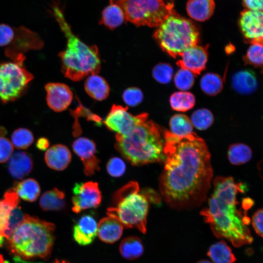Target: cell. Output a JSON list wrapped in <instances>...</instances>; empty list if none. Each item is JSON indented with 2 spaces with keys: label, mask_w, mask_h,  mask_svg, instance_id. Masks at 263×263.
<instances>
[{
  "label": "cell",
  "mask_w": 263,
  "mask_h": 263,
  "mask_svg": "<svg viewBox=\"0 0 263 263\" xmlns=\"http://www.w3.org/2000/svg\"><path fill=\"white\" fill-rule=\"evenodd\" d=\"M200 86L206 94L210 96L215 95L223 89V80L217 74L207 73L201 78Z\"/></svg>",
  "instance_id": "obj_33"
},
{
  "label": "cell",
  "mask_w": 263,
  "mask_h": 263,
  "mask_svg": "<svg viewBox=\"0 0 263 263\" xmlns=\"http://www.w3.org/2000/svg\"><path fill=\"white\" fill-rule=\"evenodd\" d=\"M72 210L75 213L97 207L102 200L98 183L92 181L76 183L73 189Z\"/></svg>",
  "instance_id": "obj_11"
},
{
  "label": "cell",
  "mask_w": 263,
  "mask_h": 263,
  "mask_svg": "<svg viewBox=\"0 0 263 263\" xmlns=\"http://www.w3.org/2000/svg\"><path fill=\"white\" fill-rule=\"evenodd\" d=\"M246 9L263 12V0H242Z\"/></svg>",
  "instance_id": "obj_44"
},
{
  "label": "cell",
  "mask_w": 263,
  "mask_h": 263,
  "mask_svg": "<svg viewBox=\"0 0 263 263\" xmlns=\"http://www.w3.org/2000/svg\"><path fill=\"white\" fill-rule=\"evenodd\" d=\"M173 73L172 67L167 63H159L152 70V76L158 82L167 84L170 82Z\"/></svg>",
  "instance_id": "obj_38"
},
{
  "label": "cell",
  "mask_w": 263,
  "mask_h": 263,
  "mask_svg": "<svg viewBox=\"0 0 263 263\" xmlns=\"http://www.w3.org/2000/svg\"><path fill=\"white\" fill-rule=\"evenodd\" d=\"M45 89L47 105L54 111L62 112L71 104L73 94L67 85L59 82H51L45 85Z\"/></svg>",
  "instance_id": "obj_17"
},
{
  "label": "cell",
  "mask_w": 263,
  "mask_h": 263,
  "mask_svg": "<svg viewBox=\"0 0 263 263\" xmlns=\"http://www.w3.org/2000/svg\"><path fill=\"white\" fill-rule=\"evenodd\" d=\"M97 226L98 224L93 215H82L74 226V239L81 245L91 244L97 234Z\"/></svg>",
  "instance_id": "obj_18"
},
{
  "label": "cell",
  "mask_w": 263,
  "mask_h": 263,
  "mask_svg": "<svg viewBox=\"0 0 263 263\" xmlns=\"http://www.w3.org/2000/svg\"><path fill=\"white\" fill-rule=\"evenodd\" d=\"M251 149L243 143L232 144L227 152L228 159L232 165H240L248 162L252 158Z\"/></svg>",
  "instance_id": "obj_30"
},
{
  "label": "cell",
  "mask_w": 263,
  "mask_h": 263,
  "mask_svg": "<svg viewBox=\"0 0 263 263\" xmlns=\"http://www.w3.org/2000/svg\"><path fill=\"white\" fill-rule=\"evenodd\" d=\"M25 57L19 55L11 61L0 62V102H13L23 95L33 79L24 66Z\"/></svg>",
  "instance_id": "obj_9"
},
{
  "label": "cell",
  "mask_w": 263,
  "mask_h": 263,
  "mask_svg": "<svg viewBox=\"0 0 263 263\" xmlns=\"http://www.w3.org/2000/svg\"><path fill=\"white\" fill-rule=\"evenodd\" d=\"M52 263H70L67 261H64V260H56L55 261H54Z\"/></svg>",
  "instance_id": "obj_47"
},
{
  "label": "cell",
  "mask_w": 263,
  "mask_h": 263,
  "mask_svg": "<svg viewBox=\"0 0 263 263\" xmlns=\"http://www.w3.org/2000/svg\"><path fill=\"white\" fill-rule=\"evenodd\" d=\"M176 87L181 90H187L193 86L194 82V75L190 71L180 69L174 76Z\"/></svg>",
  "instance_id": "obj_37"
},
{
  "label": "cell",
  "mask_w": 263,
  "mask_h": 263,
  "mask_svg": "<svg viewBox=\"0 0 263 263\" xmlns=\"http://www.w3.org/2000/svg\"><path fill=\"white\" fill-rule=\"evenodd\" d=\"M213 185L208 207L200 212L204 221L216 237L226 239L235 247L251 244L250 219L247 211L238 208L236 199L239 192H245L246 186L231 177H217Z\"/></svg>",
  "instance_id": "obj_2"
},
{
  "label": "cell",
  "mask_w": 263,
  "mask_h": 263,
  "mask_svg": "<svg viewBox=\"0 0 263 263\" xmlns=\"http://www.w3.org/2000/svg\"><path fill=\"white\" fill-rule=\"evenodd\" d=\"M84 88L90 96L98 101L106 99L110 91L107 81L97 74L91 75L86 78Z\"/></svg>",
  "instance_id": "obj_23"
},
{
  "label": "cell",
  "mask_w": 263,
  "mask_h": 263,
  "mask_svg": "<svg viewBox=\"0 0 263 263\" xmlns=\"http://www.w3.org/2000/svg\"><path fill=\"white\" fill-rule=\"evenodd\" d=\"M239 25L246 42L263 46V12L244 10Z\"/></svg>",
  "instance_id": "obj_13"
},
{
  "label": "cell",
  "mask_w": 263,
  "mask_h": 263,
  "mask_svg": "<svg viewBox=\"0 0 263 263\" xmlns=\"http://www.w3.org/2000/svg\"><path fill=\"white\" fill-rule=\"evenodd\" d=\"M251 222L256 233L263 238V208L258 210L254 214Z\"/></svg>",
  "instance_id": "obj_43"
},
{
  "label": "cell",
  "mask_w": 263,
  "mask_h": 263,
  "mask_svg": "<svg viewBox=\"0 0 263 263\" xmlns=\"http://www.w3.org/2000/svg\"><path fill=\"white\" fill-rule=\"evenodd\" d=\"M169 102L173 110L186 112L193 107L195 104V98L190 92H178L171 94Z\"/></svg>",
  "instance_id": "obj_31"
},
{
  "label": "cell",
  "mask_w": 263,
  "mask_h": 263,
  "mask_svg": "<svg viewBox=\"0 0 263 263\" xmlns=\"http://www.w3.org/2000/svg\"><path fill=\"white\" fill-rule=\"evenodd\" d=\"M52 13L67 40L65 49L58 54L64 75L74 81H78L86 76L97 74L101 60L97 46L87 45L73 33L57 3L52 5Z\"/></svg>",
  "instance_id": "obj_3"
},
{
  "label": "cell",
  "mask_w": 263,
  "mask_h": 263,
  "mask_svg": "<svg viewBox=\"0 0 263 263\" xmlns=\"http://www.w3.org/2000/svg\"><path fill=\"white\" fill-rule=\"evenodd\" d=\"M165 166L160 193L172 208L188 209L205 200L213 175L210 154L204 140L193 132L178 136L165 131Z\"/></svg>",
  "instance_id": "obj_1"
},
{
  "label": "cell",
  "mask_w": 263,
  "mask_h": 263,
  "mask_svg": "<svg viewBox=\"0 0 263 263\" xmlns=\"http://www.w3.org/2000/svg\"><path fill=\"white\" fill-rule=\"evenodd\" d=\"M15 35L12 42L6 48L5 54L12 59L31 49H41L43 41L39 35L24 27L15 28Z\"/></svg>",
  "instance_id": "obj_14"
},
{
  "label": "cell",
  "mask_w": 263,
  "mask_h": 263,
  "mask_svg": "<svg viewBox=\"0 0 263 263\" xmlns=\"http://www.w3.org/2000/svg\"><path fill=\"white\" fill-rule=\"evenodd\" d=\"M123 227L117 219L108 216L101 219L98 224V236L104 243L113 244L121 237Z\"/></svg>",
  "instance_id": "obj_21"
},
{
  "label": "cell",
  "mask_w": 263,
  "mask_h": 263,
  "mask_svg": "<svg viewBox=\"0 0 263 263\" xmlns=\"http://www.w3.org/2000/svg\"><path fill=\"white\" fill-rule=\"evenodd\" d=\"M157 27L153 35L154 38L163 51L172 57L180 56L198 42L199 33L196 26L175 12Z\"/></svg>",
  "instance_id": "obj_7"
},
{
  "label": "cell",
  "mask_w": 263,
  "mask_h": 263,
  "mask_svg": "<svg viewBox=\"0 0 263 263\" xmlns=\"http://www.w3.org/2000/svg\"><path fill=\"white\" fill-rule=\"evenodd\" d=\"M207 255L213 263H234L236 261L231 248L223 240L212 244Z\"/></svg>",
  "instance_id": "obj_29"
},
{
  "label": "cell",
  "mask_w": 263,
  "mask_h": 263,
  "mask_svg": "<svg viewBox=\"0 0 263 263\" xmlns=\"http://www.w3.org/2000/svg\"><path fill=\"white\" fill-rule=\"evenodd\" d=\"M119 249L121 256L129 260H134L139 258L144 250L141 239L134 236L124 239L120 243Z\"/></svg>",
  "instance_id": "obj_26"
},
{
  "label": "cell",
  "mask_w": 263,
  "mask_h": 263,
  "mask_svg": "<svg viewBox=\"0 0 263 263\" xmlns=\"http://www.w3.org/2000/svg\"><path fill=\"white\" fill-rule=\"evenodd\" d=\"M197 263H212L208 260H202L198 261Z\"/></svg>",
  "instance_id": "obj_48"
},
{
  "label": "cell",
  "mask_w": 263,
  "mask_h": 263,
  "mask_svg": "<svg viewBox=\"0 0 263 263\" xmlns=\"http://www.w3.org/2000/svg\"><path fill=\"white\" fill-rule=\"evenodd\" d=\"M13 145L7 138L0 136V163L6 162L13 152Z\"/></svg>",
  "instance_id": "obj_42"
},
{
  "label": "cell",
  "mask_w": 263,
  "mask_h": 263,
  "mask_svg": "<svg viewBox=\"0 0 263 263\" xmlns=\"http://www.w3.org/2000/svg\"><path fill=\"white\" fill-rule=\"evenodd\" d=\"M19 204V197L14 188L8 190L0 200V247L14 229V217Z\"/></svg>",
  "instance_id": "obj_12"
},
{
  "label": "cell",
  "mask_w": 263,
  "mask_h": 263,
  "mask_svg": "<svg viewBox=\"0 0 263 263\" xmlns=\"http://www.w3.org/2000/svg\"><path fill=\"white\" fill-rule=\"evenodd\" d=\"M49 141L46 138H39L37 141L36 146L38 149L41 150H44L48 149L49 146Z\"/></svg>",
  "instance_id": "obj_45"
},
{
  "label": "cell",
  "mask_w": 263,
  "mask_h": 263,
  "mask_svg": "<svg viewBox=\"0 0 263 263\" xmlns=\"http://www.w3.org/2000/svg\"><path fill=\"white\" fill-rule=\"evenodd\" d=\"M15 35V28L5 24H0V47L10 45L13 41Z\"/></svg>",
  "instance_id": "obj_41"
},
{
  "label": "cell",
  "mask_w": 263,
  "mask_h": 263,
  "mask_svg": "<svg viewBox=\"0 0 263 263\" xmlns=\"http://www.w3.org/2000/svg\"><path fill=\"white\" fill-rule=\"evenodd\" d=\"M33 163L30 156L26 152L17 151L9 159L8 169L11 175L17 179H22L31 172Z\"/></svg>",
  "instance_id": "obj_20"
},
{
  "label": "cell",
  "mask_w": 263,
  "mask_h": 263,
  "mask_svg": "<svg viewBox=\"0 0 263 263\" xmlns=\"http://www.w3.org/2000/svg\"><path fill=\"white\" fill-rule=\"evenodd\" d=\"M72 154L69 149L62 144L53 145L48 149L44 155L47 165L51 169L61 171L70 164Z\"/></svg>",
  "instance_id": "obj_19"
},
{
  "label": "cell",
  "mask_w": 263,
  "mask_h": 263,
  "mask_svg": "<svg viewBox=\"0 0 263 263\" xmlns=\"http://www.w3.org/2000/svg\"><path fill=\"white\" fill-rule=\"evenodd\" d=\"M127 107L113 105L103 121L106 127L117 134L125 136L137 125L148 120L147 113L134 115L130 113Z\"/></svg>",
  "instance_id": "obj_10"
},
{
  "label": "cell",
  "mask_w": 263,
  "mask_h": 263,
  "mask_svg": "<svg viewBox=\"0 0 263 263\" xmlns=\"http://www.w3.org/2000/svg\"><path fill=\"white\" fill-rule=\"evenodd\" d=\"M125 19L124 12L120 6L110 2L102 12L100 23L110 29H114L121 25Z\"/></svg>",
  "instance_id": "obj_27"
},
{
  "label": "cell",
  "mask_w": 263,
  "mask_h": 263,
  "mask_svg": "<svg viewBox=\"0 0 263 263\" xmlns=\"http://www.w3.org/2000/svg\"><path fill=\"white\" fill-rule=\"evenodd\" d=\"M115 140L116 150L134 166L165 160L164 139L151 120L140 123L127 135L116 134Z\"/></svg>",
  "instance_id": "obj_4"
},
{
  "label": "cell",
  "mask_w": 263,
  "mask_h": 263,
  "mask_svg": "<svg viewBox=\"0 0 263 263\" xmlns=\"http://www.w3.org/2000/svg\"><path fill=\"white\" fill-rule=\"evenodd\" d=\"M65 193L56 188L45 192L39 200V206L44 211H59L66 207Z\"/></svg>",
  "instance_id": "obj_25"
},
{
  "label": "cell",
  "mask_w": 263,
  "mask_h": 263,
  "mask_svg": "<svg viewBox=\"0 0 263 263\" xmlns=\"http://www.w3.org/2000/svg\"><path fill=\"white\" fill-rule=\"evenodd\" d=\"M34 136L28 129L20 128L16 129L11 136L12 144L18 149L28 148L34 142Z\"/></svg>",
  "instance_id": "obj_35"
},
{
  "label": "cell",
  "mask_w": 263,
  "mask_h": 263,
  "mask_svg": "<svg viewBox=\"0 0 263 263\" xmlns=\"http://www.w3.org/2000/svg\"><path fill=\"white\" fill-rule=\"evenodd\" d=\"M117 0H110V2L113 3Z\"/></svg>",
  "instance_id": "obj_49"
},
{
  "label": "cell",
  "mask_w": 263,
  "mask_h": 263,
  "mask_svg": "<svg viewBox=\"0 0 263 263\" xmlns=\"http://www.w3.org/2000/svg\"><path fill=\"white\" fill-rule=\"evenodd\" d=\"M190 120L196 129L202 131L207 130L212 125L214 117L209 110L200 109L193 113Z\"/></svg>",
  "instance_id": "obj_34"
},
{
  "label": "cell",
  "mask_w": 263,
  "mask_h": 263,
  "mask_svg": "<svg viewBox=\"0 0 263 263\" xmlns=\"http://www.w3.org/2000/svg\"><path fill=\"white\" fill-rule=\"evenodd\" d=\"M215 6L214 0H188L186 9L191 18L197 21H204L211 17Z\"/></svg>",
  "instance_id": "obj_22"
},
{
  "label": "cell",
  "mask_w": 263,
  "mask_h": 263,
  "mask_svg": "<svg viewBox=\"0 0 263 263\" xmlns=\"http://www.w3.org/2000/svg\"><path fill=\"white\" fill-rule=\"evenodd\" d=\"M72 146L75 153L82 162L86 175L92 176L100 169V161L96 156V145L94 141L86 137H80L73 142Z\"/></svg>",
  "instance_id": "obj_15"
},
{
  "label": "cell",
  "mask_w": 263,
  "mask_h": 263,
  "mask_svg": "<svg viewBox=\"0 0 263 263\" xmlns=\"http://www.w3.org/2000/svg\"><path fill=\"white\" fill-rule=\"evenodd\" d=\"M124 102L131 107H134L140 104L143 99V94L140 89L136 87L126 89L122 94Z\"/></svg>",
  "instance_id": "obj_39"
},
{
  "label": "cell",
  "mask_w": 263,
  "mask_h": 263,
  "mask_svg": "<svg viewBox=\"0 0 263 263\" xmlns=\"http://www.w3.org/2000/svg\"><path fill=\"white\" fill-rule=\"evenodd\" d=\"M0 263H8L4 259L3 256L0 254Z\"/></svg>",
  "instance_id": "obj_46"
},
{
  "label": "cell",
  "mask_w": 263,
  "mask_h": 263,
  "mask_svg": "<svg viewBox=\"0 0 263 263\" xmlns=\"http://www.w3.org/2000/svg\"><path fill=\"white\" fill-rule=\"evenodd\" d=\"M137 182L131 181L113 195V206L107 209L108 216L117 219L126 228H135L143 234L147 231L149 203L139 192Z\"/></svg>",
  "instance_id": "obj_6"
},
{
  "label": "cell",
  "mask_w": 263,
  "mask_h": 263,
  "mask_svg": "<svg viewBox=\"0 0 263 263\" xmlns=\"http://www.w3.org/2000/svg\"><path fill=\"white\" fill-rule=\"evenodd\" d=\"M232 85L234 89L239 93L247 94L257 89L258 81L253 71L249 70H242L233 75Z\"/></svg>",
  "instance_id": "obj_24"
},
{
  "label": "cell",
  "mask_w": 263,
  "mask_h": 263,
  "mask_svg": "<svg viewBox=\"0 0 263 263\" xmlns=\"http://www.w3.org/2000/svg\"><path fill=\"white\" fill-rule=\"evenodd\" d=\"M171 132L178 136H185L193 133V125L185 114H176L169 120Z\"/></svg>",
  "instance_id": "obj_32"
},
{
  "label": "cell",
  "mask_w": 263,
  "mask_h": 263,
  "mask_svg": "<svg viewBox=\"0 0 263 263\" xmlns=\"http://www.w3.org/2000/svg\"><path fill=\"white\" fill-rule=\"evenodd\" d=\"M19 198L30 202L37 200L40 193V188L34 179L28 178L16 184L13 188Z\"/></svg>",
  "instance_id": "obj_28"
},
{
  "label": "cell",
  "mask_w": 263,
  "mask_h": 263,
  "mask_svg": "<svg viewBox=\"0 0 263 263\" xmlns=\"http://www.w3.org/2000/svg\"><path fill=\"white\" fill-rule=\"evenodd\" d=\"M106 169L111 176L119 177L125 173L126 165L121 158L118 157H113L108 161L106 165Z\"/></svg>",
  "instance_id": "obj_40"
},
{
  "label": "cell",
  "mask_w": 263,
  "mask_h": 263,
  "mask_svg": "<svg viewBox=\"0 0 263 263\" xmlns=\"http://www.w3.org/2000/svg\"><path fill=\"white\" fill-rule=\"evenodd\" d=\"M113 3L122 8L125 19L136 26L158 27L175 12L173 4L164 0H117Z\"/></svg>",
  "instance_id": "obj_8"
},
{
  "label": "cell",
  "mask_w": 263,
  "mask_h": 263,
  "mask_svg": "<svg viewBox=\"0 0 263 263\" xmlns=\"http://www.w3.org/2000/svg\"><path fill=\"white\" fill-rule=\"evenodd\" d=\"M208 45H195L184 51L180 55L181 59L176 62L181 69L188 70L194 75H200L206 66L207 60Z\"/></svg>",
  "instance_id": "obj_16"
},
{
  "label": "cell",
  "mask_w": 263,
  "mask_h": 263,
  "mask_svg": "<svg viewBox=\"0 0 263 263\" xmlns=\"http://www.w3.org/2000/svg\"><path fill=\"white\" fill-rule=\"evenodd\" d=\"M244 60L245 64L259 68L263 72V46L251 44L244 57Z\"/></svg>",
  "instance_id": "obj_36"
},
{
  "label": "cell",
  "mask_w": 263,
  "mask_h": 263,
  "mask_svg": "<svg viewBox=\"0 0 263 263\" xmlns=\"http://www.w3.org/2000/svg\"><path fill=\"white\" fill-rule=\"evenodd\" d=\"M54 224L24 214L22 221L7 240L10 251L24 259L46 258L55 240Z\"/></svg>",
  "instance_id": "obj_5"
}]
</instances>
